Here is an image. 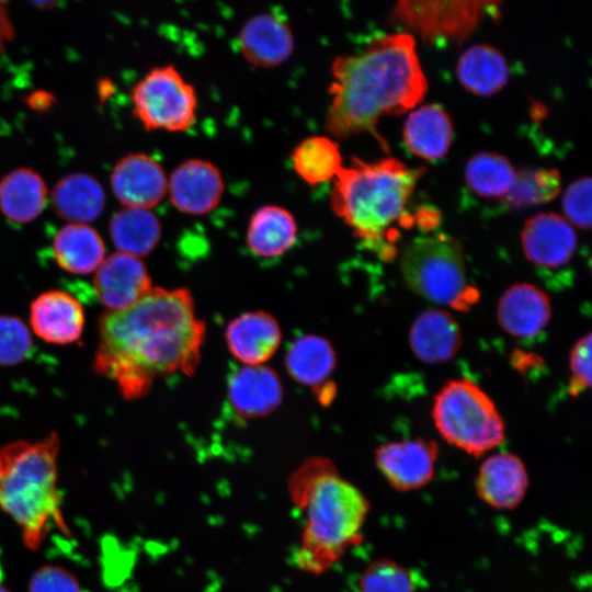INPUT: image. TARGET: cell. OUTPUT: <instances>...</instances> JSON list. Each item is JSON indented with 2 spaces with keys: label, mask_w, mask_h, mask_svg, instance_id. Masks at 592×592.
Masks as SVG:
<instances>
[{
  "label": "cell",
  "mask_w": 592,
  "mask_h": 592,
  "mask_svg": "<svg viewBox=\"0 0 592 592\" xmlns=\"http://www.w3.org/2000/svg\"><path fill=\"white\" fill-rule=\"evenodd\" d=\"M550 315L547 295L528 283L509 287L501 296L497 309L499 325L516 338H530L543 331Z\"/></svg>",
  "instance_id": "19"
},
{
  "label": "cell",
  "mask_w": 592,
  "mask_h": 592,
  "mask_svg": "<svg viewBox=\"0 0 592 592\" xmlns=\"http://www.w3.org/2000/svg\"><path fill=\"white\" fill-rule=\"evenodd\" d=\"M494 1H399L392 16L428 39H462L486 15L499 11Z\"/></svg>",
  "instance_id": "9"
},
{
  "label": "cell",
  "mask_w": 592,
  "mask_h": 592,
  "mask_svg": "<svg viewBox=\"0 0 592 592\" xmlns=\"http://www.w3.org/2000/svg\"><path fill=\"white\" fill-rule=\"evenodd\" d=\"M405 282L422 298L437 305L466 307L470 298L462 244L446 234L413 239L402 251Z\"/></svg>",
  "instance_id": "7"
},
{
  "label": "cell",
  "mask_w": 592,
  "mask_h": 592,
  "mask_svg": "<svg viewBox=\"0 0 592 592\" xmlns=\"http://www.w3.org/2000/svg\"><path fill=\"white\" fill-rule=\"evenodd\" d=\"M46 200V184L31 168H16L0 180V210L10 221L25 224L36 219Z\"/></svg>",
  "instance_id": "24"
},
{
  "label": "cell",
  "mask_w": 592,
  "mask_h": 592,
  "mask_svg": "<svg viewBox=\"0 0 592 592\" xmlns=\"http://www.w3.org/2000/svg\"><path fill=\"white\" fill-rule=\"evenodd\" d=\"M32 346L31 331L20 318L0 316V366L22 363L30 355Z\"/></svg>",
  "instance_id": "34"
},
{
  "label": "cell",
  "mask_w": 592,
  "mask_h": 592,
  "mask_svg": "<svg viewBox=\"0 0 592 592\" xmlns=\"http://www.w3.org/2000/svg\"><path fill=\"white\" fill-rule=\"evenodd\" d=\"M295 172L309 185L333 180L342 164L338 141L327 135H312L300 140L292 152Z\"/></svg>",
  "instance_id": "30"
},
{
  "label": "cell",
  "mask_w": 592,
  "mask_h": 592,
  "mask_svg": "<svg viewBox=\"0 0 592 592\" xmlns=\"http://www.w3.org/2000/svg\"><path fill=\"white\" fill-rule=\"evenodd\" d=\"M225 183L219 169L208 160L191 158L181 162L168 179L173 206L190 215H204L220 203Z\"/></svg>",
  "instance_id": "12"
},
{
  "label": "cell",
  "mask_w": 592,
  "mask_h": 592,
  "mask_svg": "<svg viewBox=\"0 0 592 592\" xmlns=\"http://www.w3.org/2000/svg\"><path fill=\"white\" fill-rule=\"evenodd\" d=\"M460 83L470 92L488 96L506 83L509 68L503 55L486 44L473 45L460 56L457 64Z\"/></svg>",
  "instance_id": "28"
},
{
  "label": "cell",
  "mask_w": 592,
  "mask_h": 592,
  "mask_svg": "<svg viewBox=\"0 0 592 592\" xmlns=\"http://www.w3.org/2000/svg\"><path fill=\"white\" fill-rule=\"evenodd\" d=\"M326 130L335 138L375 133L379 118L400 114L425 94L414 38L407 33L373 38L365 48L331 64Z\"/></svg>",
  "instance_id": "2"
},
{
  "label": "cell",
  "mask_w": 592,
  "mask_h": 592,
  "mask_svg": "<svg viewBox=\"0 0 592 592\" xmlns=\"http://www.w3.org/2000/svg\"><path fill=\"white\" fill-rule=\"evenodd\" d=\"M0 592H11L9 589L0 584Z\"/></svg>",
  "instance_id": "41"
},
{
  "label": "cell",
  "mask_w": 592,
  "mask_h": 592,
  "mask_svg": "<svg viewBox=\"0 0 592 592\" xmlns=\"http://www.w3.org/2000/svg\"><path fill=\"white\" fill-rule=\"evenodd\" d=\"M93 288L109 311L126 309L152 287L148 271L139 258L116 252L104 259L93 277Z\"/></svg>",
  "instance_id": "13"
},
{
  "label": "cell",
  "mask_w": 592,
  "mask_h": 592,
  "mask_svg": "<svg viewBox=\"0 0 592 592\" xmlns=\"http://www.w3.org/2000/svg\"><path fill=\"white\" fill-rule=\"evenodd\" d=\"M360 592H417V577L391 560L372 562L362 573Z\"/></svg>",
  "instance_id": "33"
},
{
  "label": "cell",
  "mask_w": 592,
  "mask_h": 592,
  "mask_svg": "<svg viewBox=\"0 0 592 592\" xmlns=\"http://www.w3.org/2000/svg\"><path fill=\"white\" fill-rule=\"evenodd\" d=\"M93 369L127 399L145 396L153 382L197 367L205 323L186 288H151L133 306L99 320Z\"/></svg>",
  "instance_id": "1"
},
{
  "label": "cell",
  "mask_w": 592,
  "mask_h": 592,
  "mask_svg": "<svg viewBox=\"0 0 592 592\" xmlns=\"http://www.w3.org/2000/svg\"><path fill=\"white\" fill-rule=\"evenodd\" d=\"M409 344L421 362L443 363L458 352L462 344L460 329L448 312L429 309L419 314L412 322Z\"/></svg>",
  "instance_id": "21"
},
{
  "label": "cell",
  "mask_w": 592,
  "mask_h": 592,
  "mask_svg": "<svg viewBox=\"0 0 592 592\" xmlns=\"http://www.w3.org/2000/svg\"><path fill=\"white\" fill-rule=\"evenodd\" d=\"M14 27L10 20L4 2L0 1V53L4 52L8 43L13 39Z\"/></svg>",
  "instance_id": "38"
},
{
  "label": "cell",
  "mask_w": 592,
  "mask_h": 592,
  "mask_svg": "<svg viewBox=\"0 0 592 592\" xmlns=\"http://www.w3.org/2000/svg\"><path fill=\"white\" fill-rule=\"evenodd\" d=\"M225 339L235 358L246 366H258L277 351L282 332L272 315L257 310L234 318L226 328Z\"/></svg>",
  "instance_id": "17"
},
{
  "label": "cell",
  "mask_w": 592,
  "mask_h": 592,
  "mask_svg": "<svg viewBox=\"0 0 592 592\" xmlns=\"http://www.w3.org/2000/svg\"><path fill=\"white\" fill-rule=\"evenodd\" d=\"M409 150L425 160L443 157L452 143L453 126L447 113L436 104H425L412 111L403 126Z\"/></svg>",
  "instance_id": "25"
},
{
  "label": "cell",
  "mask_w": 592,
  "mask_h": 592,
  "mask_svg": "<svg viewBox=\"0 0 592 592\" xmlns=\"http://www.w3.org/2000/svg\"><path fill=\"white\" fill-rule=\"evenodd\" d=\"M528 486L523 462L511 453H498L485 459L476 480L478 496L496 509H513Z\"/></svg>",
  "instance_id": "20"
},
{
  "label": "cell",
  "mask_w": 592,
  "mask_h": 592,
  "mask_svg": "<svg viewBox=\"0 0 592 592\" xmlns=\"http://www.w3.org/2000/svg\"><path fill=\"white\" fill-rule=\"evenodd\" d=\"M432 415L443 439L470 455L480 456L504 440L494 402L469 379L446 383L434 397Z\"/></svg>",
  "instance_id": "6"
},
{
  "label": "cell",
  "mask_w": 592,
  "mask_h": 592,
  "mask_svg": "<svg viewBox=\"0 0 592 592\" xmlns=\"http://www.w3.org/2000/svg\"><path fill=\"white\" fill-rule=\"evenodd\" d=\"M337 355L331 343L316 334H305L296 339L285 356L288 374L297 383L309 386L318 394L333 373Z\"/></svg>",
  "instance_id": "27"
},
{
  "label": "cell",
  "mask_w": 592,
  "mask_h": 592,
  "mask_svg": "<svg viewBox=\"0 0 592 592\" xmlns=\"http://www.w3.org/2000/svg\"><path fill=\"white\" fill-rule=\"evenodd\" d=\"M228 398L239 415L248 419L261 418L281 405L283 387L272 368L244 365L229 377Z\"/></svg>",
  "instance_id": "18"
},
{
  "label": "cell",
  "mask_w": 592,
  "mask_h": 592,
  "mask_svg": "<svg viewBox=\"0 0 592 592\" xmlns=\"http://www.w3.org/2000/svg\"><path fill=\"white\" fill-rule=\"evenodd\" d=\"M562 208L567 221L578 228L589 229L591 226V179L581 178L572 182L562 197Z\"/></svg>",
  "instance_id": "35"
},
{
  "label": "cell",
  "mask_w": 592,
  "mask_h": 592,
  "mask_svg": "<svg viewBox=\"0 0 592 592\" xmlns=\"http://www.w3.org/2000/svg\"><path fill=\"white\" fill-rule=\"evenodd\" d=\"M60 439L13 441L0 446V509L19 526L23 544L37 550L57 528L71 537L58 490Z\"/></svg>",
  "instance_id": "4"
},
{
  "label": "cell",
  "mask_w": 592,
  "mask_h": 592,
  "mask_svg": "<svg viewBox=\"0 0 592 592\" xmlns=\"http://www.w3.org/2000/svg\"><path fill=\"white\" fill-rule=\"evenodd\" d=\"M522 248L527 260L542 267L567 264L577 248V234L567 219L554 213L530 218L522 231Z\"/></svg>",
  "instance_id": "15"
},
{
  "label": "cell",
  "mask_w": 592,
  "mask_h": 592,
  "mask_svg": "<svg viewBox=\"0 0 592 592\" xmlns=\"http://www.w3.org/2000/svg\"><path fill=\"white\" fill-rule=\"evenodd\" d=\"M0 577H1V570H0Z\"/></svg>",
  "instance_id": "42"
},
{
  "label": "cell",
  "mask_w": 592,
  "mask_h": 592,
  "mask_svg": "<svg viewBox=\"0 0 592 592\" xmlns=\"http://www.w3.org/2000/svg\"><path fill=\"white\" fill-rule=\"evenodd\" d=\"M294 501L306 513L296 563L321 573L354 544L369 505L364 494L338 475L325 458L304 464L292 479Z\"/></svg>",
  "instance_id": "3"
},
{
  "label": "cell",
  "mask_w": 592,
  "mask_h": 592,
  "mask_svg": "<svg viewBox=\"0 0 592 592\" xmlns=\"http://www.w3.org/2000/svg\"><path fill=\"white\" fill-rule=\"evenodd\" d=\"M516 173L510 161L498 153L480 152L465 168V179L471 191L485 197L505 198Z\"/></svg>",
  "instance_id": "31"
},
{
  "label": "cell",
  "mask_w": 592,
  "mask_h": 592,
  "mask_svg": "<svg viewBox=\"0 0 592 592\" xmlns=\"http://www.w3.org/2000/svg\"><path fill=\"white\" fill-rule=\"evenodd\" d=\"M57 215L72 224H87L98 219L104 210L105 192L90 174L75 172L62 177L52 191Z\"/></svg>",
  "instance_id": "22"
},
{
  "label": "cell",
  "mask_w": 592,
  "mask_h": 592,
  "mask_svg": "<svg viewBox=\"0 0 592 592\" xmlns=\"http://www.w3.org/2000/svg\"><path fill=\"white\" fill-rule=\"evenodd\" d=\"M133 111L147 130L183 132L196 119L197 96L173 65L155 67L132 89Z\"/></svg>",
  "instance_id": "8"
},
{
  "label": "cell",
  "mask_w": 592,
  "mask_h": 592,
  "mask_svg": "<svg viewBox=\"0 0 592 592\" xmlns=\"http://www.w3.org/2000/svg\"><path fill=\"white\" fill-rule=\"evenodd\" d=\"M115 197L124 207L150 209L168 193V178L153 157L128 153L114 166L110 175Z\"/></svg>",
  "instance_id": "10"
},
{
  "label": "cell",
  "mask_w": 592,
  "mask_h": 592,
  "mask_svg": "<svg viewBox=\"0 0 592 592\" xmlns=\"http://www.w3.org/2000/svg\"><path fill=\"white\" fill-rule=\"evenodd\" d=\"M36 4L41 7V5H44V2H37ZM53 4H55V2H45V5L47 7L53 5Z\"/></svg>",
  "instance_id": "40"
},
{
  "label": "cell",
  "mask_w": 592,
  "mask_h": 592,
  "mask_svg": "<svg viewBox=\"0 0 592 592\" xmlns=\"http://www.w3.org/2000/svg\"><path fill=\"white\" fill-rule=\"evenodd\" d=\"M559 189L560 179L556 170H527L516 173L514 184L504 201L513 207L543 203L554 198Z\"/></svg>",
  "instance_id": "32"
},
{
  "label": "cell",
  "mask_w": 592,
  "mask_h": 592,
  "mask_svg": "<svg viewBox=\"0 0 592 592\" xmlns=\"http://www.w3.org/2000/svg\"><path fill=\"white\" fill-rule=\"evenodd\" d=\"M27 592H84V590L75 574L67 569L46 565L31 576Z\"/></svg>",
  "instance_id": "36"
},
{
  "label": "cell",
  "mask_w": 592,
  "mask_h": 592,
  "mask_svg": "<svg viewBox=\"0 0 592 592\" xmlns=\"http://www.w3.org/2000/svg\"><path fill=\"white\" fill-rule=\"evenodd\" d=\"M84 320V310L79 300L59 289L42 293L30 307L31 327L47 343L66 345L78 342Z\"/></svg>",
  "instance_id": "14"
},
{
  "label": "cell",
  "mask_w": 592,
  "mask_h": 592,
  "mask_svg": "<svg viewBox=\"0 0 592 592\" xmlns=\"http://www.w3.org/2000/svg\"><path fill=\"white\" fill-rule=\"evenodd\" d=\"M161 223L146 208L124 207L110 221V235L118 252L136 258L149 254L161 238Z\"/></svg>",
  "instance_id": "29"
},
{
  "label": "cell",
  "mask_w": 592,
  "mask_h": 592,
  "mask_svg": "<svg viewBox=\"0 0 592 592\" xmlns=\"http://www.w3.org/2000/svg\"><path fill=\"white\" fill-rule=\"evenodd\" d=\"M53 254L62 270L83 275L95 272L103 262L105 244L90 225L69 223L56 234Z\"/></svg>",
  "instance_id": "26"
},
{
  "label": "cell",
  "mask_w": 592,
  "mask_h": 592,
  "mask_svg": "<svg viewBox=\"0 0 592 592\" xmlns=\"http://www.w3.org/2000/svg\"><path fill=\"white\" fill-rule=\"evenodd\" d=\"M437 446L423 439L388 442L375 451L382 475L397 490L408 491L426 485L434 475Z\"/></svg>",
  "instance_id": "11"
},
{
  "label": "cell",
  "mask_w": 592,
  "mask_h": 592,
  "mask_svg": "<svg viewBox=\"0 0 592 592\" xmlns=\"http://www.w3.org/2000/svg\"><path fill=\"white\" fill-rule=\"evenodd\" d=\"M53 101L54 96L46 91H36L27 98V104L36 111L48 109Z\"/></svg>",
  "instance_id": "39"
},
{
  "label": "cell",
  "mask_w": 592,
  "mask_h": 592,
  "mask_svg": "<svg viewBox=\"0 0 592 592\" xmlns=\"http://www.w3.org/2000/svg\"><path fill=\"white\" fill-rule=\"evenodd\" d=\"M239 46L248 62L257 67H275L294 52V34L287 22L272 12L250 16L242 25Z\"/></svg>",
  "instance_id": "16"
},
{
  "label": "cell",
  "mask_w": 592,
  "mask_h": 592,
  "mask_svg": "<svg viewBox=\"0 0 592 592\" xmlns=\"http://www.w3.org/2000/svg\"><path fill=\"white\" fill-rule=\"evenodd\" d=\"M297 223L283 206L267 204L257 208L250 217L246 241L250 251L261 258H276L295 243Z\"/></svg>",
  "instance_id": "23"
},
{
  "label": "cell",
  "mask_w": 592,
  "mask_h": 592,
  "mask_svg": "<svg viewBox=\"0 0 592 592\" xmlns=\"http://www.w3.org/2000/svg\"><path fill=\"white\" fill-rule=\"evenodd\" d=\"M569 392L578 396L591 386V334L579 339L570 353Z\"/></svg>",
  "instance_id": "37"
},
{
  "label": "cell",
  "mask_w": 592,
  "mask_h": 592,
  "mask_svg": "<svg viewBox=\"0 0 592 592\" xmlns=\"http://www.w3.org/2000/svg\"><path fill=\"white\" fill-rule=\"evenodd\" d=\"M421 174L395 158L373 162L354 158L333 179L331 209L356 237L380 240L403 213Z\"/></svg>",
  "instance_id": "5"
}]
</instances>
